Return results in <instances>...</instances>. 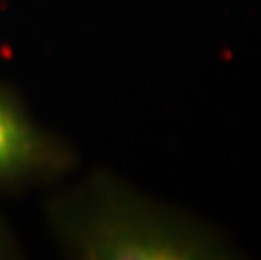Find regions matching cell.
<instances>
[{
    "instance_id": "cell-2",
    "label": "cell",
    "mask_w": 261,
    "mask_h": 260,
    "mask_svg": "<svg viewBox=\"0 0 261 260\" xmlns=\"http://www.w3.org/2000/svg\"><path fill=\"white\" fill-rule=\"evenodd\" d=\"M76 160L74 149L39 124L0 83V191L58 179Z\"/></svg>"
},
{
    "instance_id": "cell-3",
    "label": "cell",
    "mask_w": 261,
    "mask_h": 260,
    "mask_svg": "<svg viewBox=\"0 0 261 260\" xmlns=\"http://www.w3.org/2000/svg\"><path fill=\"white\" fill-rule=\"evenodd\" d=\"M20 253L17 243H15L12 233L0 223V260L15 258Z\"/></svg>"
},
{
    "instance_id": "cell-1",
    "label": "cell",
    "mask_w": 261,
    "mask_h": 260,
    "mask_svg": "<svg viewBox=\"0 0 261 260\" xmlns=\"http://www.w3.org/2000/svg\"><path fill=\"white\" fill-rule=\"evenodd\" d=\"M46 220L61 252L76 260H202L226 253L211 230L110 171H94L54 195Z\"/></svg>"
}]
</instances>
